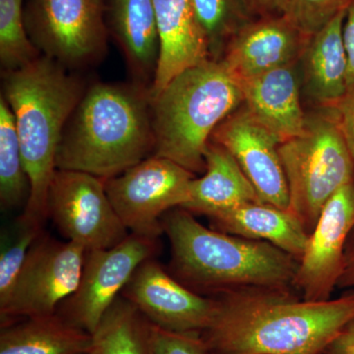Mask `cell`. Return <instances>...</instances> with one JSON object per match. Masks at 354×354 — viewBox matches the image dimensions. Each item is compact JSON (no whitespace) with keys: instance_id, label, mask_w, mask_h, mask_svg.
I'll use <instances>...</instances> for the list:
<instances>
[{"instance_id":"1","label":"cell","mask_w":354,"mask_h":354,"mask_svg":"<svg viewBox=\"0 0 354 354\" xmlns=\"http://www.w3.org/2000/svg\"><path fill=\"white\" fill-rule=\"evenodd\" d=\"M202 333L209 354H324L354 320V290L309 301L293 288H246L212 297Z\"/></svg>"},{"instance_id":"2","label":"cell","mask_w":354,"mask_h":354,"mask_svg":"<svg viewBox=\"0 0 354 354\" xmlns=\"http://www.w3.org/2000/svg\"><path fill=\"white\" fill-rule=\"evenodd\" d=\"M153 152L150 90L99 82L86 88L65 123L55 167L106 180Z\"/></svg>"},{"instance_id":"3","label":"cell","mask_w":354,"mask_h":354,"mask_svg":"<svg viewBox=\"0 0 354 354\" xmlns=\"http://www.w3.org/2000/svg\"><path fill=\"white\" fill-rule=\"evenodd\" d=\"M1 95L15 118L30 180L20 223L43 227L62 131L87 86L73 71L44 55L21 68L1 72Z\"/></svg>"},{"instance_id":"4","label":"cell","mask_w":354,"mask_h":354,"mask_svg":"<svg viewBox=\"0 0 354 354\" xmlns=\"http://www.w3.org/2000/svg\"><path fill=\"white\" fill-rule=\"evenodd\" d=\"M162 225L171 242L172 274L195 292L293 288L299 261L269 242L204 227L183 208L167 212Z\"/></svg>"},{"instance_id":"5","label":"cell","mask_w":354,"mask_h":354,"mask_svg":"<svg viewBox=\"0 0 354 354\" xmlns=\"http://www.w3.org/2000/svg\"><path fill=\"white\" fill-rule=\"evenodd\" d=\"M242 104L241 83L221 62L209 59L186 69L151 97L153 156L204 174L212 135Z\"/></svg>"},{"instance_id":"6","label":"cell","mask_w":354,"mask_h":354,"mask_svg":"<svg viewBox=\"0 0 354 354\" xmlns=\"http://www.w3.org/2000/svg\"><path fill=\"white\" fill-rule=\"evenodd\" d=\"M307 114L304 132L279 145L288 211L311 234L330 197L354 180V162L333 109Z\"/></svg>"},{"instance_id":"7","label":"cell","mask_w":354,"mask_h":354,"mask_svg":"<svg viewBox=\"0 0 354 354\" xmlns=\"http://www.w3.org/2000/svg\"><path fill=\"white\" fill-rule=\"evenodd\" d=\"M24 25L39 53L70 71L97 64L108 53L106 0H27Z\"/></svg>"},{"instance_id":"8","label":"cell","mask_w":354,"mask_h":354,"mask_svg":"<svg viewBox=\"0 0 354 354\" xmlns=\"http://www.w3.org/2000/svg\"><path fill=\"white\" fill-rule=\"evenodd\" d=\"M194 174L167 158H147L122 174L104 180L106 194L130 234L158 239L162 216L183 208Z\"/></svg>"},{"instance_id":"9","label":"cell","mask_w":354,"mask_h":354,"mask_svg":"<svg viewBox=\"0 0 354 354\" xmlns=\"http://www.w3.org/2000/svg\"><path fill=\"white\" fill-rule=\"evenodd\" d=\"M86 249L71 241L39 235L7 301L0 306L1 326L55 314L78 288Z\"/></svg>"},{"instance_id":"10","label":"cell","mask_w":354,"mask_h":354,"mask_svg":"<svg viewBox=\"0 0 354 354\" xmlns=\"http://www.w3.org/2000/svg\"><path fill=\"white\" fill-rule=\"evenodd\" d=\"M50 218L67 241L86 251L118 245L129 235L106 194L104 179L57 169L48 195Z\"/></svg>"},{"instance_id":"11","label":"cell","mask_w":354,"mask_h":354,"mask_svg":"<svg viewBox=\"0 0 354 354\" xmlns=\"http://www.w3.org/2000/svg\"><path fill=\"white\" fill-rule=\"evenodd\" d=\"M157 239L130 234L111 248L87 251L78 288L60 305L58 315L92 335L137 268L153 258Z\"/></svg>"},{"instance_id":"12","label":"cell","mask_w":354,"mask_h":354,"mask_svg":"<svg viewBox=\"0 0 354 354\" xmlns=\"http://www.w3.org/2000/svg\"><path fill=\"white\" fill-rule=\"evenodd\" d=\"M353 227L354 180L326 203L309 235L292 283L293 290L304 299H330L344 271V249Z\"/></svg>"},{"instance_id":"13","label":"cell","mask_w":354,"mask_h":354,"mask_svg":"<svg viewBox=\"0 0 354 354\" xmlns=\"http://www.w3.org/2000/svg\"><path fill=\"white\" fill-rule=\"evenodd\" d=\"M121 297L153 325L176 333L202 334L216 309L215 298L191 290L153 258L137 268Z\"/></svg>"},{"instance_id":"14","label":"cell","mask_w":354,"mask_h":354,"mask_svg":"<svg viewBox=\"0 0 354 354\" xmlns=\"http://www.w3.org/2000/svg\"><path fill=\"white\" fill-rule=\"evenodd\" d=\"M211 141L232 153L261 203L288 211L290 195L279 151L281 141L243 104L221 121Z\"/></svg>"},{"instance_id":"15","label":"cell","mask_w":354,"mask_h":354,"mask_svg":"<svg viewBox=\"0 0 354 354\" xmlns=\"http://www.w3.org/2000/svg\"><path fill=\"white\" fill-rule=\"evenodd\" d=\"M310 37L286 15L255 18L235 32L220 62L242 82L299 62Z\"/></svg>"},{"instance_id":"16","label":"cell","mask_w":354,"mask_h":354,"mask_svg":"<svg viewBox=\"0 0 354 354\" xmlns=\"http://www.w3.org/2000/svg\"><path fill=\"white\" fill-rule=\"evenodd\" d=\"M160 55L151 97L174 77L211 59L208 39L191 0H155Z\"/></svg>"},{"instance_id":"17","label":"cell","mask_w":354,"mask_h":354,"mask_svg":"<svg viewBox=\"0 0 354 354\" xmlns=\"http://www.w3.org/2000/svg\"><path fill=\"white\" fill-rule=\"evenodd\" d=\"M239 83L245 108L281 143L304 132L307 114L302 108L298 62Z\"/></svg>"},{"instance_id":"18","label":"cell","mask_w":354,"mask_h":354,"mask_svg":"<svg viewBox=\"0 0 354 354\" xmlns=\"http://www.w3.org/2000/svg\"><path fill=\"white\" fill-rule=\"evenodd\" d=\"M106 23L132 82L150 90L160 55L155 0H106Z\"/></svg>"},{"instance_id":"19","label":"cell","mask_w":354,"mask_h":354,"mask_svg":"<svg viewBox=\"0 0 354 354\" xmlns=\"http://www.w3.org/2000/svg\"><path fill=\"white\" fill-rule=\"evenodd\" d=\"M346 11L310 37L300 57L301 92L319 109H332L348 92L344 30Z\"/></svg>"},{"instance_id":"20","label":"cell","mask_w":354,"mask_h":354,"mask_svg":"<svg viewBox=\"0 0 354 354\" xmlns=\"http://www.w3.org/2000/svg\"><path fill=\"white\" fill-rule=\"evenodd\" d=\"M205 162L204 174L191 181L189 197L183 209L192 215L212 218L245 203L260 202L252 184L227 149L209 141Z\"/></svg>"},{"instance_id":"21","label":"cell","mask_w":354,"mask_h":354,"mask_svg":"<svg viewBox=\"0 0 354 354\" xmlns=\"http://www.w3.org/2000/svg\"><path fill=\"white\" fill-rule=\"evenodd\" d=\"M211 227L225 234L267 241L301 259L309 234L290 211L261 202H250L209 218Z\"/></svg>"},{"instance_id":"22","label":"cell","mask_w":354,"mask_h":354,"mask_svg":"<svg viewBox=\"0 0 354 354\" xmlns=\"http://www.w3.org/2000/svg\"><path fill=\"white\" fill-rule=\"evenodd\" d=\"M90 333L57 313L21 319L1 326L0 354H88Z\"/></svg>"},{"instance_id":"23","label":"cell","mask_w":354,"mask_h":354,"mask_svg":"<svg viewBox=\"0 0 354 354\" xmlns=\"http://www.w3.org/2000/svg\"><path fill=\"white\" fill-rule=\"evenodd\" d=\"M150 333L151 323L120 295L93 333L91 353L152 354Z\"/></svg>"},{"instance_id":"24","label":"cell","mask_w":354,"mask_h":354,"mask_svg":"<svg viewBox=\"0 0 354 354\" xmlns=\"http://www.w3.org/2000/svg\"><path fill=\"white\" fill-rule=\"evenodd\" d=\"M30 180L23 160L15 118L0 95V204L2 209L27 203Z\"/></svg>"},{"instance_id":"25","label":"cell","mask_w":354,"mask_h":354,"mask_svg":"<svg viewBox=\"0 0 354 354\" xmlns=\"http://www.w3.org/2000/svg\"><path fill=\"white\" fill-rule=\"evenodd\" d=\"M208 39L211 59L220 62L225 46L239 29L255 19L243 0H191Z\"/></svg>"},{"instance_id":"26","label":"cell","mask_w":354,"mask_h":354,"mask_svg":"<svg viewBox=\"0 0 354 354\" xmlns=\"http://www.w3.org/2000/svg\"><path fill=\"white\" fill-rule=\"evenodd\" d=\"M25 0H0V64L1 72L31 64L41 57L26 32Z\"/></svg>"},{"instance_id":"27","label":"cell","mask_w":354,"mask_h":354,"mask_svg":"<svg viewBox=\"0 0 354 354\" xmlns=\"http://www.w3.org/2000/svg\"><path fill=\"white\" fill-rule=\"evenodd\" d=\"M354 0H290L286 15L300 31L312 36L335 16L348 11Z\"/></svg>"},{"instance_id":"28","label":"cell","mask_w":354,"mask_h":354,"mask_svg":"<svg viewBox=\"0 0 354 354\" xmlns=\"http://www.w3.org/2000/svg\"><path fill=\"white\" fill-rule=\"evenodd\" d=\"M20 225L21 232L17 239L8 248L2 251L0 256V306L6 304L10 297L30 249L43 234V227L22 223Z\"/></svg>"},{"instance_id":"29","label":"cell","mask_w":354,"mask_h":354,"mask_svg":"<svg viewBox=\"0 0 354 354\" xmlns=\"http://www.w3.org/2000/svg\"><path fill=\"white\" fill-rule=\"evenodd\" d=\"M151 353L209 354L199 333H176L151 324Z\"/></svg>"},{"instance_id":"30","label":"cell","mask_w":354,"mask_h":354,"mask_svg":"<svg viewBox=\"0 0 354 354\" xmlns=\"http://www.w3.org/2000/svg\"><path fill=\"white\" fill-rule=\"evenodd\" d=\"M332 109L339 120L354 162V88H348L346 94Z\"/></svg>"},{"instance_id":"31","label":"cell","mask_w":354,"mask_h":354,"mask_svg":"<svg viewBox=\"0 0 354 354\" xmlns=\"http://www.w3.org/2000/svg\"><path fill=\"white\" fill-rule=\"evenodd\" d=\"M344 48H346V57H348V90L354 88V2L346 11V20H344Z\"/></svg>"},{"instance_id":"32","label":"cell","mask_w":354,"mask_h":354,"mask_svg":"<svg viewBox=\"0 0 354 354\" xmlns=\"http://www.w3.org/2000/svg\"><path fill=\"white\" fill-rule=\"evenodd\" d=\"M256 18L264 16L283 15L290 0H243Z\"/></svg>"},{"instance_id":"33","label":"cell","mask_w":354,"mask_h":354,"mask_svg":"<svg viewBox=\"0 0 354 354\" xmlns=\"http://www.w3.org/2000/svg\"><path fill=\"white\" fill-rule=\"evenodd\" d=\"M337 288L354 290V227L348 235L344 249V271L337 283Z\"/></svg>"},{"instance_id":"34","label":"cell","mask_w":354,"mask_h":354,"mask_svg":"<svg viewBox=\"0 0 354 354\" xmlns=\"http://www.w3.org/2000/svg\"><path fill=\"white\" fill-rule=\"evenodd\" d=\"M354 344V320L346 326L342 335L329 346V348H344Z\"/></svg>"},{"instance_id":"35","label":"cell","mask_w":354,"mask_h":354,"mask_svg":"<svg viewBox=\"0 0 354 354\" xmlns=\"http://www.w3.org/2000/svg\"><path fill=\"white\" fill-rule=\"evenodd\" d=\"M88 354H92V353H88Z\"/></svg>"}]
</instances>
